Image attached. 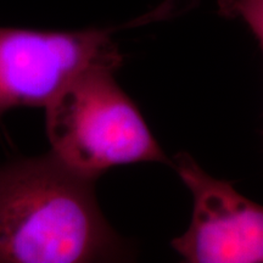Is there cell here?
<instances>
[{"instance_id":"obj_1","label":"cell","mask_w":263,"mask_h":263,"mask_svg":"<svg viewBox=\"0 0 263 263\" xmlns=\"http://www.w3.org/2000/svg\"><path fill=\"white\" fill-rule=\"evenodd\" d=\"M94 183L52 153L0 167V263L130 258V246L98 205Z\"/></svg>"},{"instance_id":"obj_2","label":"cell","mask_w":263,"mask_h":263,"mask_svg":"<svg viewBox=\"0 0 263 263\" xmlns=\"http://www.w3.org/2000/svg\"><path fill=\"white\" fill-rule=\"evenodd\" d=\"M117 70L97 66L82 72L45 106L50 153L95 180L120 164L172 166L136 103L118 85Z\"/></svg>"},{"instance_id":"obj_3","label":"cell","mask_w":263,"mask_h":263,"mask_svg":"<svg viewBox=\"0 0 263 263\" xmlns=\"http://www.w3.org/2000/svg\"><path fill=\"white\" fill-rule=\"evenodd\" d=\"M167 5L128 24L80 31L0 27V118L15 107H45L72 80L97 66L121 67V29L168 14Z\"/></svg>"},{"instance_id":"obj_4","label":"cell","mask_w":263,"mask_h":263,"mask_svg":"<svg viewBox=\"0 0 263 263\" xmlns=\"http://www.w3.org/2000/svg\"><path fill=\"white\" fill-rule=\"evenodd\" d=\"M172 166L194 199L193 217L172 246L190 263H263V206L180 153Z\"/></svg>"},{"instance_id":"obj_5","label":"cell","mask_w":263,"mask_h":263,"mask_svg":"<svg viewBox=\"0 0 263 263\" xmlns=\"http://www.w3.org/2000/svg\"><path fill=\"white\" fill-rule=\"evenodd\" d=\"M218 8L226 17L241 20L263 50V0H218Z\"/></svg>"}]
</instances>
